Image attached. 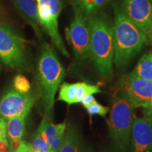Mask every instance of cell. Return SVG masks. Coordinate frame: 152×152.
Listing matches in <instances>:
<instances>
[{"label":"cell","instance_id":"cell-24","mask_svg":"<svg viewBox=\"0 0 152 152\" xmlns=\"http://www.w3.org/2000/svg\"><path fill=\"white\" fill-rule=\"evenodd\" d=\"M143 108L144 118L147 119V121H149L151 123H152V96L147 105Z\"/></svg>","mask_w":152,"mask_h":152},{"label":"cell","instance_id":"cell-19","mask_svg":"<svg viewBox=\"0 0 152 152\" xmlns=\"http://www.w3.org/2000/svg\"><path fill=\"white\" fill-rule=\"evenodd\" d=\"M102 92L97 85H90L87 83H78L75 92V104L80 103L83 98L89 94H94Z\"/></svg>","mask_w":152,"mask_h":152},{"label":"cell","instance_id":"cell-7","mask_svg":"<svg viewBox=\"0 0 152 152\" xmlns=\"http://www.w3.org/2000/svg\"><path fill=\"white\" fill-rule=\"evenodd\" d=\"M74 18L66 29V39L73 49L75 58L85 60L90 57V34L89 16L74 9Z\"/></svg>","mask_w":152,"mask_h":152},{"label":"cell","instance_id":"cell-4","mask_svg":"<svg viewBox=\"0 0 152 152\" xmlns=\"http://www.w3.org/2000/svg\"><path fill=\"white\" fill-rule=\"evenodd\" d=\"M134 118V106L128 95L121 90L112 102L109 122L112 142L120 151L125 152L129 147Z\"/></svg>","mask_w":152,"mask_h":152},{"label":"cell","instance_id":"cell-15","mask_svg":"<svg viewBox=\"0 0 152 152\" xmlns=\"http://www.w3.org/2000/svg\"><path fill=\"white\" fill-rule=\"evenodd\" d=\"M131 73L142 79L152 81V52L144 54Z\"/></svg>","mask_w":152,"mask_h":152},{"label":"cell","instance_id":"cell-20","mask_svg":"<svg viewBox=\"0 0 152 152\" xmlns=\"http://www.w3.org/2000/svg\"><path fill=\"white\" fill-rule=\"evenodd\" d=\"M14 89L21 93H28L30 90V84L23 75H18L14 79Z\"/></svg>","mask_w":152,"mask_h":152},{"label":"cell","instance_id":"cell-9","mask_svg":"<svg viewBox=\"0 0 152 152\" xmlns=\"http://www.w3.org/2000/svg\"><path fill=\"white\" fill-rule=\"evenodd\" d=\"M122 91L128 95L134 108L144 107L152 96V81L130 73L123 79Z\"/></svg>","mask_w":152,"mask_h":152},{"label":"cell","instance_id":"cell-30","mask_svg":"<svg viewBox=\"0 0 152 152\" xmlns=\"http://www.w3.org/2000/svg\"><path fill=\"white\" fill-rule=\"evenodd\" d=\"M151 1H152V0H151Z\"/></svg>","mask_w":152,"mask_h":152},{"label":"cell","instance_id":"cell-1","mask_svg":"<svg viewBox=\"0 0 152 152\" xmlns=\"http://www.w3.org/2000/svg\"><path fill=\"white\" fill-rule=\"evenodd\" d=\"M90 57L104 78L113 76L114 39L113 23L103 11L89 16Z\"/></svg>","mask_w":152,"mask_h":152},{"label":"cell","instance_id":"cell-31","mask_svg":"<svg viewBox=\"0 0 152 152\" xmlns=\"http://www.w3.org/2000/svg\"><path fill=\"white\" fill-rule=\"evenodd\" d=\"M36 1H37V0H36Z\"/></svg>","mask_w":152,"mask_h":152},{"label":"cell","instance_id":"cell-14","mask_svg":"<svg viewBox=\"0 0 152 152\" xmlns=\"http://www.w3.org/2000/svg\"><path fill=\"white\" fill-rule=\"evenodd\" d=\"M66 130V125L65 123H60L58 125H54L49 122L46 118L43 119L40 125L38 128L37 132L45 141L49 144V147L57 139L62 137L65 135Z\"/></svg>","mask_w":152,"mask_h":152},{"label":"cell","instance_id":"cell-6","mask_svg":"<svg viewBox=\"0 0 152 152\" xmlns=\"http://www.w3.org/2000/svg\"><path fill=\"white\" fill-rule=\"evenodd\" d=\"M38 19L55 47L67 58L70 55L58 30V17L61 11L60 0H37Z\"/></svg>","mask_w":152,"mask_h":152},{"label":"cell","instance_id":"cell-25","mask_svg":"<svg viewBox=\"0 0 152 152\" xmlns=\"http://www.w3.org/2000/svg\"><path fill=\"white\" fill-rule=\"evenodd\" d=\"M7 124L5 121L0 118V142L7 140Z\"/></svg>","mask_w":152,"mask_h":152},{"label":"cell","instance_id":"cell-26","mask_svg":"<svg viewBox=\"0 0 152 152\" xmlns=\"http://www.w3.org/2000/svg\"><path fill=\"white\" fill-rule=\"evenodd\" d=\"M96 102V99L93 96V94H89L87 96H85V97L83 98V99L82 100L81 103L83 104V105L85 109H87L89 106H90L91 104H92L93 103Z\"/></svg>","mask_w":152,"mask_h":152},{"label":"cell","instance_id":"cell-22","mask_svg":"<svg viewBox=\"0 0 152 152\" xmlns=\"http://www.w3.org/2000/svg\"><path fill=\"white\" fill-rule=\"evenodd\" d=\"M32 146H33V149H39L42 152H48L50 150L49 144L37 132H36L35 134V136H34Z\"/></svg>","mask_w":152,"mask_h":152},{"label":"cell","instance_id":"cell-27","mask_svg":"<svg viewBox=\"0 0 152 152\" xmlns=\"http://www.w3.org/2000/svg\"><path fill=\"white\" fill-rule=\"evenodd\" d=\"M146 35H147L148 40H149L151 42H152V18L151 20V23H150L149 30H148L147 33Z\"/></svg>","mask_w":152,"mask_h":152},{"label":"cell","instance_id":"cell-18","mask_svg":"<svg viewBox=\"0 0 152 152\" xmlns=\"http://www.w3.org/2000/svg\"><path fill=\"white\" fill-rule=\"evenodd\" d=\"M78 83H64L60 87L58 100L66 102L68 105L75 104V92Z\"/></svg>","mask_w":152,"mask_h":152},{"label":"cell","instance_id":"cell-11","mask_svg":"<svg viewBox=\"0 0 152 152\" xmlns=\"http://www.w3.org/2000/svg\"><path fill=\"white\" fill-rule=\"evenodd\" d=\"M130 141L132 152H152V123L144 118H134Z\"/></svg>","mask_w":152,"mask_h":152},{"label":"cell","instance_id":"cell-16","mask_svg":"<svg viewBox=\"0 0 152 152\" xmlns=\"http://www.w3.org/2000/svg\"><path fill=\"white\" fill-rule=\"evenodd\" d=\"M110 0H75L73 4L74 9L89 16L106 5Z\"/></svg>","mask_w":152,"mask_h":152},{"label":"cell","instance_id":"cell-10","mask_svg":"<svg viewBox=\"0 0 152 152\" xmlns=\"http://www.w3.org/2000/svg\"><path fill=\"white\" fill-rule=\"evenodd\" d=\"M121 7L131 21L147 34L152 18L151 0H122Z\"/></svg>","mask_w":152,"mask_h":152},{"label":"cell","instance_id":"cell-3","mask_svg":"<svg viewBox=\"0 0 152 152\" xmlns=\"http://www.w3.org/2000/svg\"><path fill=\"white\" fill-rule=\"evenodd\" d=\"M38 79L42 93L47 116H52L54 98L65 75V69L58 60L56 52L48 44H45L37 65Z\"/></svg>","mask_w":152,"mask_h":152},{"label":"cell","instance_id":"cell-23","mask_svg":"<svg viewBox=\"0 0 152 152\" xmlns=\"http://www.w3.org/2000/svg\"><path fill=\"white\" fill-rule=\"evenodd\" d=\"M33 149H34L31 144L21 141L14 152H33Z\"/></svg>","mask_w":152,"mask_h":152},{"label":"cell","instance_id":"cell-2","mask_svg":"<svg viewBox=\"0 0 152 152\" xmlns=\"http://www.w3.org/2000/svg\"><path fill=\"white\" fill-rule=\"evenodd\" d=\"M113 30V63L118 68H122L141 52L147 45V37L127 17L121 6L114 9Z\"/></svg>","mask_w":152,"mask_h":152},{"label":"cell","instance_id":"cell-13","mask_svg":"<svg viewBox=\"0 0 152 152\" xmlns=\"http://www.w3.org/2000/svg\"><path fill=\"white\" fill-rule=\"evenodd\" d=\"M26 115H20L7 120V136L11 152H14L18 147L25 132Z\"/></svg>","mask_w":152,"mask_h":152},{"label":"cell","instance_id":"cell-29","mask_svg":"<svg viewBox=\"0 0 152 152\" xmlns=\"http://www.w3.org/2000/svg\"><path fill=\"white\" fill-rule=\"evenodd\" d=\"M48 152H58V151H54V150H52V149H50V150H49V151Z\"/></svg>","mask_w":152,"mask_h":152},{"label":"cell","instance_id":"cell-28","mask_svg":"<svg viewBox=\"0 0 152 152\" xmlns=\"http://www.w3.org/2000/svg\"><path fill=\"white\" fill-rule=\"evenodd\" d=\"M81 152H92V151H91L90 149H86V148H85V149H83V150H82Z\"/></svg>","mask_w":152,"mask_h":152},{"label":"cell","instance_id":"cell-8","mask_svg":"<svg viewBox=\"0 0 152 152\" xmlns=\"http://www.w3.org/2000/svg\"><path fill=\"white\" fill-rule=\"evenodd\" d=\"M33 104L34 98L29 93L10 90L0 100V117L7 121L20 115L27 116Z\"/></svg>","mask_w":152,"mask_h":152},{"label":"cell","instance_id":"cell-12","mask_svg":"<svg viewBox=\"0 0 152 152\" xmlns=\"http://www.w3.org/2000/svg\"><path fill=\"white\" fill-rule=\"evenodd\" d=\"M17 11L31 26L39 39H42L40 25L38 19L37 3L36 0H12Z\"/></svg>","mask_w":152,"mask_h":152},{"label":"cell","instance_id":"cell-5","mask_svg":"<svg viewBox=\"0 0 152 152\" xmlns=\"http://www.w3.org/2000/svg\"><path fill=\"white\" fill-rule=\"evenodd\" d=\"M28 42L9 24L0 23V58L5 65L23 69L27 65Z\"/></svg>","mask_w":152,"mask_h":152},{"label":"cell","instance_id":"cell-21","mask_svg":"<svg viewBox=\"0 0 152 152\" xmlns=\"http://www.w3.org/2000/svg\"><path fill=\"white\" fill-rule=\"evenodd\" d=\"M87 113L90 116L93 115H99L101 116L105 117L107 114L108 111H109V108L107 106H104L97 102H95L94 103L91 104L87 108Z\"/></svg>","mask_w":152,"mask_h":152},{"label":"cell","instance_id":"cell-17","mask_svg":"<svg viewBox=\"0 0 152 152\" xmlns=\"http://www.w3.org/2000/svg\"><path fill=\"white\" fill-rule=\"evenodd\" d=\"M80 138L74 129L66 130L64 142L58 152H80Z\"/></svg>","mask_w":152,"mask_h":152}]
</instances>
